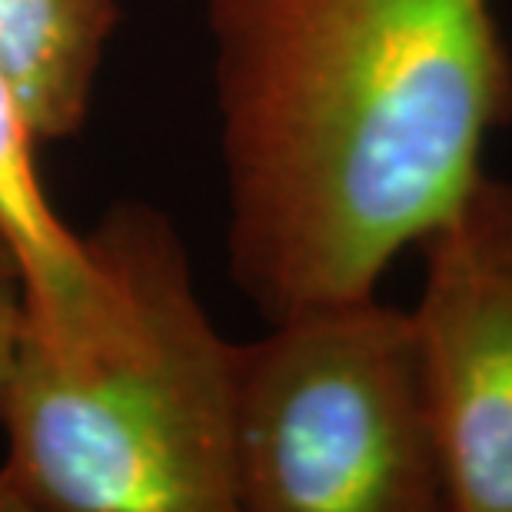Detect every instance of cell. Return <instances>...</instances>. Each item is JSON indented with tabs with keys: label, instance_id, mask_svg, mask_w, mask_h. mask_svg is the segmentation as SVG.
Masks as SVG:
<instances>
[{
	"label": "cell",
	"instance_id": "1",
	"mask_svg": "<svg viewBox=\"0 0 512 512\" xmlns=\"http://www.w3.org/2000/svg\"><path fill=\"white\" fill-rule=\"evenodd\" d=\"M227 266L263 320L380 290L512 124L493 0H207Z\"/></svg>",
	"mask_w": 512,
	"mask_h": 512
},
{
	"label": "cell",
	"instance_id": "2",
	"mask_svg": "<svg viewBox=\"0 0 512 512\" xmlns=\"http://www.w3.org/2000/svg\"><path fill=\"white\" fill-rule=\"evenodd\" d=\"M84 237L90 286L20 303L0 386V512H237L233 346L163 210L114 203Z\"/></svg>",
	"mask_w": 512,
	"mask_h": 512
},
{
	"label": "cell",
	"instance_id": "3",
	"mask_svg": "<svg viewBox=\"0 0 512 512\" xmlns=\"http://www.w3.org/2000/svg\"><path fill=\"white\" fill-rule=\"evenodd\" d=\"M266 323L233 346L237 509L446 512L413 310L366 293Z\"/></svg>",
	"mask_w": 512,
	"mask_h": 512
},
{
	"label": "cell",
	"instance_id": "4",
	"mask_svg": "<svg viewBox=\"0 0 512 512\" xmlns=\"http://www.w3.org/2000/svg\"><path fill=\"white\" fill-rule=\"evenodd\" d=\"M416 250L446 512H512V183L483 173Z\"/></svg>",
	"mask_w": 512,
	"mask_h": 512
},
{
	"label": "cell",
	"instance_id": "5",
	"mask_svg": "<svg viewBox=\"0 0 512 512\" xmlns=\"http://www.w3.org/2000/svg\"><path fill=\"white\" fill-rule=\"evenodd\" d=\"M117 20V0H0V74L40 140L87 124Z\"/></svg>",
	"mask_w": 512,
	"mask_h": 512
},
{
	"label": "cell",
	"instance_id": "6",
	"mask_svg": "<svg viewBox=\"0 0 512 512\" xmlns=\"http://www.w3.org/2000/svg\"><path fill=\"white\" fill-rule=\"evenodd\" d=\"M37 140L24 104L0 74V240L14 256L20 303L54 313L87 293L90 256L84 237L50 207L37 173Z\"/></svg>",
	"mask_w": 512,
	"mask_h": 512
},
{
	"label": "cell",
	"instance_id": "7",
	"mask_svg": "<svg viewBox=\"0 0 512 512\" xmlns=\"http://www.w3.org/2000/svg\"><path fill=\"white\" fill-rule=\"evenodd\" d=\"M17 320H20V290H17V283H0V386H4V380H7L10 353H14Z\"/></svg>",
	"mask_w": 512,
	"mask_h": 512
},
{
	"label": "cell",
	"instance_id": "8",
	"mask_svg": "<svg viewBox=\"0 0 512 512\" xmlns=\"http://www.w3.org/2000/svg\"><path fill=\"white\" fill-rule=\"evenodd\" d=\"M0 283H17V266H14V256L4 247L0 240Z\"/></svg>",
	"mask_w": 512,
	"mask_h": 512
}]
</instances>
